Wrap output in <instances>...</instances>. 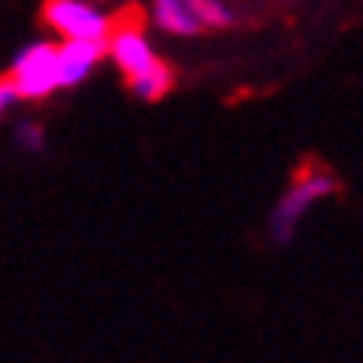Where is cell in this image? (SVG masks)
<instances>
[{
	"label": "cell",
	"mask_w": 363,
	"mask_h": 363,
	"mask_svg": "<svg viewBox=\"0 0 363 363\" xmlns=\"http://www.w3.org/2000/svg\"><path fill=\"white\" fill-rule=\"evenodd\" d=\"M108 56L115 60V67L126 74V82L145 74L160 60L152 41L145 38V30L134 26V23H130V26H111V34H108Z\"/></svg>",
	"instance_id": "cell-4"
},
{
	"label": "cell",
	"mask_w": 363,
	"mask_h": 363,
	"mask_svg": "<svg viewBox=\"0 0 363 363\" xmlns=\"http://www.w3.org/2000/svg\"><path fill=\"white\" fill-rule=\"evenodd\" d=\"M108 56V38H78V41H63L60 45V89H78L86 82L96 63Z\"/></svg>",
	"instance_id": "cell-5"
},
{
	"label": "cell",
	"mask_w": 363,
	"mask_h": 363,
	"mask_svg": "<svg viewBox=\"0 0 363 363\" xmlns=\"http://www.w3.org/2000/svg\"><path fill=\"white\" fill-rule=\"evenodd\" d=\"M337 189H341V182H337L334 171L308 163V167L289 182V189L274 201L271 216H267V238H271V245H278V249L293 245V238H296V230H301L304 216H308V211L315 208L319 201L334 196Z\"/></svg>",
	"instance_id": "cell-1"
},
{
	"label": "cell",
	"mask_w": 363,
	"mask_h": 363,
	"mask_svg": "<svg viewBox=\"0 0 363 363\" xmlns=\"http://www.w3.org/2000/svg\"><path fill=\"white\" fill-rule=\"evenodd\" d=\"M19 104V89H15V82L8 78V74H0V119Z\"/></svg>",
	"instance_id": "cell-10"
},
{
	"label": "cell",
	"mask_w": 363,
	"mask_h": 363,
	"mask_svg": "<svg viewBox=\"0 0 363 363\" xmlns=\"http://www.w3.org/2000/svg\"><path fill=\"white\" fill-rule=\"evenodd\" d=\"M152 23L156 30H163V34L171 38H196L204 34V23L193 15V8L186 4V0H152Z\"/></svg>",
	"instance_id": "cell-6"
},
{
	"label": "cell",
	"mask_w": 363,
	"mask_h": 363,
	"mask_svg": "<svg viewBox=\"0 0 363 363\" xmlns=\"http://www.w3.org/2000/svg\"><path fill=\"white\" fill-rule=\"evenodd\" d=\"M289 4H296V0H289Z\"/></svg>",
	"instance_id": "cell-11"
},
{
	"label": "cell",
	"mask_w": 363,
	"mask_h": 363,
	"mask_svg": "<svg viewBox=\"0 0 363 363\" xmlns=\"http://www.w3.org/2000/svg\"><path fill=\"white\" fill-rule=\"evenodd\" d=\"M11 145L23 156H45L48 152V130L38 119H19L11 126Z\"/></svg>",
	"instance_id": "cell-9"
},
{
	"label": "cell",
	"mask_w": 363,
	"mask_h": 363,
	"mask_svg": "<svg viewBox=\"0 0 363 363\" xmlns=\"http://www.w3.org/2000/svg\"><path fill=\"white\" fill-rule=\"evenodd\" d=\"M41 23L63 41L78 38H108L115 19L93 4V0H45L41 4Z\"/></svg>",
	"instance_id": "cell-3"
},
{
	"label": "cell",
	"mask_w": 363,
	"mask_h": 363,
	"mask_svg": "<svg viewBox=\"0 0 363 363\" xmlns=\"http://www.w3.org/2000/svg\"><path fill=\"white\" fill-rule=\"evenodd\" d=\"M130 86V93L138 96V101H145V104H156V101H163L171 89H174V67L167 60H156L152 67H148L145 74H138V78H130L126 82Z\"/></svg>",
	"instance_id": "cell-7"
},
{
	"label": "cell",
	"mask_w": 363,
	"mask_h": 363,
	"mask_svg": "<svg viewBox=\"0 0 363 363\" xmlns=\"http://www.w3.org/2000/svg\"><path fill=\"white\" fill-rule=\"evenodd\" d=\"M60 45L56 41H34V45H23L15 52L8 78L15 82L19 89V101H48L56 89H60Z\"/></svg>",
	"instance_id": "cell-2"
},
{
	"label": "cell",
	"mask_w": 363,
	"mask_h": 363,
	"mask_svg": "<svg viewBox=\"0 0 363 363\" xmlns=\"http://www.w3.org/2000/svg\"><path fill=\"white\" fill-rule=\"evenodd\" d=\"M186 4L204 23V30H234L238 26V11L226 0H186Z\"/></svg>",
	"instance_id": "cell-8"
}]
</instances>
